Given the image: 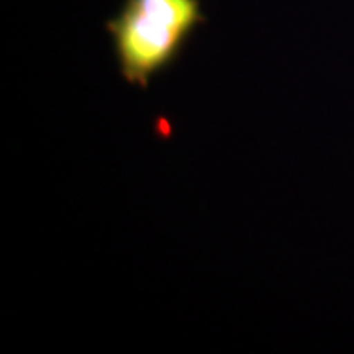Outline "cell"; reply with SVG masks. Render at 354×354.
I'll return each mask as SVG.
<instances>
[{"label":"cell","instance_id":"cell-1","mask_svg":"<svg viewBox=\"0 0 354 354\" xmlns=\"http://www.w3.org/2000/svg\"><path fill=\"white\" fill-rule=\"evenodd\" d=\"M205 24L201 0H125L105 24L122 77L133 86L171 68L194 32Z\"/></svg>","mask_w":354,"mask_h":354}]
</instances>
